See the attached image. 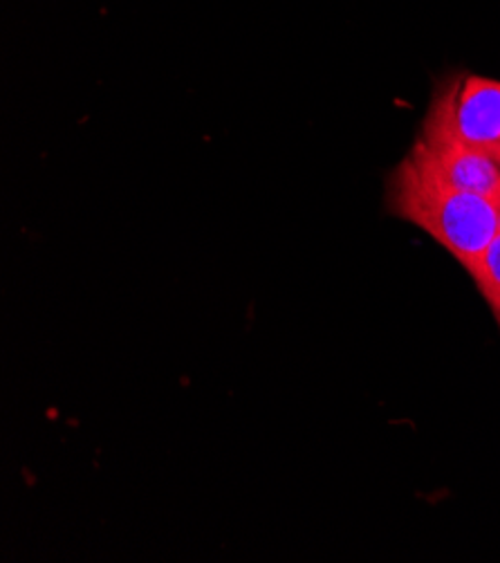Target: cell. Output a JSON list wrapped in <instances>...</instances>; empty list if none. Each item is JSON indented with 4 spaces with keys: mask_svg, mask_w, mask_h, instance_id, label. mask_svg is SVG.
Returning a JSON list of instances; mask_svg holds the SVG:
<instances>
[{
    "mask_svg": "<svg viewBox=\"0 0 500 563\" xmlns=\"http://www.w3.org/2000/svg\"><path fill=\"white\" fill-rule=\"evenodd\" d=\"M388 207L440 243L469 274L498 236L496 202L449 185L415 146L391 176Z\"/></svg>",
    "mask_w": 500,
    "mask_h": 563,
    "instance_id": "1",
    "label": "cell"
},
{
    "mask_svg": "<svg viewBox=\"0 0 500 563\" xmlns=\"http://www.w3.org/2000/svg\"><path fill=\"white\" fill-rule=\"evenodd\" d=\"M498 202H500V200H498Z\"/></svg>",
    "mask_w": 500,
    "mask_h": 563,
    "instance_id": "6",
    "label": "cell"
},
{
    "mask_svg": "<svg viewBox=\"0 0 500 563\" xmlns=\"http://www.w3.org/2000/svg\"><path fill=\"white\" fill-rule=\"evenodd\" d=\"M422 137L500 153V81L465 75L444 84L431 101Z\"/></svg>",
    "mask_w": 500,
    "mask_h": 563,
    "instance_id": "2",
    "label": "cell"
},
{
    "mask_svg": "<svg viewBox=\"0 0 500 563\" xmlns=\"http://www.w3.org/2000/svg\"><path fill=\"white\" fill-rule=\"evenodd\" d=\"M498 234H500V202H498Z\"/></svg>",
    "mask_w": 500,
    "mask_h": 563,
    "instance_id": "5",
    "label": "cell"
},
{
    "mask_svg": "<svg viewBox=\"0 0 500 563\" xmlns=\"http://www.w3.org/2000/svg\"><path fill=\"white\" fill-rule=\"evenodd\" d=\"M471 276L476 280L480 295L485 297L496 319L500 321V234L491 241V245L478 261Z\"/></svg>",
    "mask_w": 500,
    "mask_h": 563,
    "instance_id": "4",
    "label": "cell"
},
{
    "mask_svg": "<svg viewBox=\"0 0 500 563\" xmlns=\"http://www.w3.org/2000/svg\"><path fill=\"white\" fill-rule=\"evenodd\" d=\"M415 148L426 157V162L449 185L487 196L496 202L500 200V153L467 146L456 140H424L415 142Z\"/></svg>",
    "mask_w": 500,
    "mask_h": 563,
    "instance_id": "3",
    "label": "cell"
}]
</instances>
